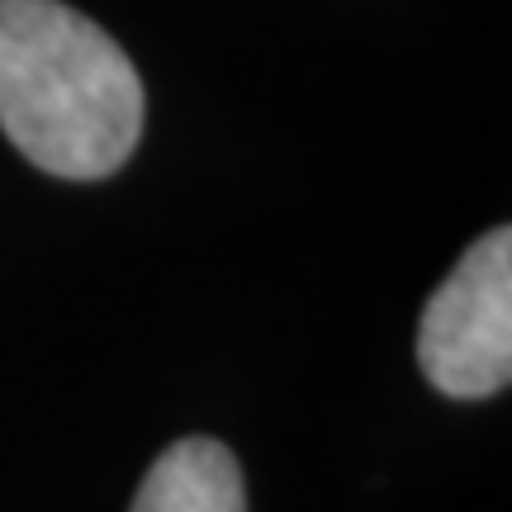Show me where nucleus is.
<instances>
[{
	"label": "nucleus",
	"mask_w": 512,
	"mask_h": 512,
	"mask_svg": "<svg viewBox=\"0 0 512 512\" xmlns=\"http://www.w3.org/2000/svg\"><path fill=\"white\" fill-rule=\"evenodd\" d=\"M133 512H247L233 451L214 437H185L147 465Z\"/></svg>",
	"instance_id": "nucleus-3"
},
{
	"label": "nucleus",
	"mask_w": 512,
	"mask_h": 512,
	"mask_svg": "<svg viewBox=\"0 0 512 512\" xmlns=\"http://www.w3.org/2000/svg\"><path fill=\"white\" fill-rule=\"evenodd\" d=\"M0 128L48 176L100 181L143 138V81L62 0H0Z\"/></svg>",
	"instance_id": "nucleus-1"
},
{
	"label": "nucleus",
	"mask_w": 512,
	"mask_h": 512,
	"mask_svg": "<svg viewBox=\"0 0 512 512\" xmlns=\"http://www.w3.org/2000/svg\"><path fill=\"white\" fill-rule=\"evenodd\" d=\"M418 366L451 399H489L512 375V233L494 228L456 261L418 323Z\"/></svg>",
	"instance_id": "nucleus-2"
}]
</instances>
